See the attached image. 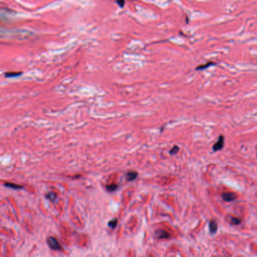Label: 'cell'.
Instances as JSON below:
<instances>
[{"mask_svg":"<svg viewBox=\"0 0 257 257\" xmlns=\"http://www.w3.org/2000/svg\"><path fill=\"white\" fill-rule=\"evenodd\" d=\"M222 197L223 198L224 201H234L236 198V195L234 193L228 192V193H223L222 195Z\"/></svg>","mask_w":257,"mask_h":257,"instance_id":"3957f363","label":"cell"},{"mask_svg":"<svg viewBox=\"0 0 257 257\" xmlns=\"http://www.w3.org/2000/svg\"><path fill=\"white\" fill-rule=\"evenodd\" d=\"M106 189L108 192H114L118 189V186L116 184H110L106 186Z\"/></svg>","mask_w":257,"mask_h":257,"instance_id":"30bf717a","label":"cell"},{"mask_svg":"<svg viewBox=\"0 0 257 257\" xmlns=\"http://www.w3.org/2000/svg\"><path fill=\"white\" fill-rule=\"evenodd\" d=\"M240 219H237V218H232L231 219V223L233 224V225H238V224L240 223Z\"/></svg>","mask_w":257,"mask_h":257,"instance_id":"4fadbf2b","label":"cell"},{"mask_svg":"<svg viewBox=\"0 0 257 257\" xmlns=\"http://www.w3.org/2000/svg\"><path fill=\"white\" fill-rule=\"evenodd\" d=\"M156 235L158 236V237L160 239H165V238H168V237H170V234H168L167 231H164V230H157V231H156Z\"/></svg>","mask_w":257,"mask_h":257,"instance_id":"277c9868","label":"cell"},{"mask_svg":"<svg viewBox=\"0 0 257 257\" xmlns=\"http://www.w3.org/2000/svg\"><path fill=\"white\" fill-rule=\"evenodd\" d=\"M178 151H179V147H178V146H174V147H173L172 150H171V151H170V154H171V155H175V154H177V153H178Z\"/></svg>","mask_w":257,"mask_h":257,"instance_id":"5bb4252c","label":"cell"},{"mask_svg":"<svg viewBox=\"0 0 257 257\" xmlns=\"http://www.w3.org/2000/svg\"><path fill=\"white\" fill-rule=\"evenodd\" d=\"M210 230L212 233H215L217 230V223L215 221H211L210 222Z\"/></svg>","mask_w":257,"mask_h":257,"instance_id":"ba28073f","label":"cell"},{"mask_svg":"<svg viewBox=\"0 0 257 257\" xmlns=\"http://www.w3.org/2000/svg\"><path fill=\"white\" fill-rule=\"evenodd\" d=\"M224 141H225V139L222 135H220L219 137L218 140L216 143H214L213 146V152H217L219 150H221L224 146Z\"/></svg>","mask_w":257,"mask_h":257,"instance_id":"7a4b0ae2","label":"cell"},{"mask_svg":"<svg viewBox=\"0 0 257 257\" xmlns=\"http://www.w3.org/2000/svg\"><path fill=\"white\" fill-rule=\"evenodd\" d=\"M117 224H118L117 219H114L111 220V221H110V222H109V223H108V225H109V228H116V225H117Z\"/></svg>","mask_w":257,"mask_h":257,"instance_id":"7c38bea8","label":"cell"},{"mask_svg":"<svg viewBox=\"0 0 257 257\" xmlns=\"http://www.w3.org/2000/svg\"><path fill=\"white\" fill-rule=\"evenodd\" d=\"M216 63H215V62H213V61H208L206 63H204V64H202V65H199L198 66H197V67L195 68L196 70H203V69H207V68L210 67V66H213V65H216Z\"/></svg>","mask_w":257,"mask_h":257,"instance_id":"5b68a950","label":"cell"},{"mask_svg":"<svg viewBox=\"0 0 257 257\" xmlns=\"http://www.w3.org/2000/svg\"><path fill=\"white\" fill-rule=\"evenodd\" d=\"M4 186L8 188L14 189H23V186H18L17 184H14V183H5L4 184Z\"/></svg>","mask_w":257,"mask_h":257,"instance_id":"52a82bcc","label":"cell"},{"mask_svg":"<svg viewBox=\"0 0 257 257\" xmlns=\"http://www.w3.org/2000/svg\"><path fill=\"white\" fill-rule=\"evenodd\" d=\"M137 176H138V174L136 171H129L126 175L127 180L128 181H132V180H135L137 178Z\"/></svg>","mask_w":257,"mask_h":257,"instance_id":"8992f818","label":"cell"},{"mask_svg":"<svg viewBox=\"0 0 257 257\" xmlns=\"http://www.w3.org/2000/svg\"><path fill=\"white\" fill-rule=\"evenodd\" d=\"M47 243L51 249H54V250H60L61 249V246L59 243L58 240L54 237H49L47 239Z\"/></svg>","mask_w":257,"mask_h":257,"instance_id":"6da1fadb","label":"cell"},{"mask_svg":"<svg viewBox=\"0 0 257 257\" xmlns=\"http://www.w3.org/2000/svg\"><path fill=\"white\" fill-rule=\"evenodd\" d=\"M46 198L48 199H49L50 201H54L57 198V194L55 192H50L48 194L46 195Z\"/></svg>","mask_w":257,"mask_h":257,"instance_id":"8fae6325","label":"cell"},{"mask_svg":"<svg viewBox=\"0 0 257 257\" xmlns=\"http://www.w3.org/2000/svg\"><path fill=\"white\" fill-rule=\"evenodd\" d=\"M20 75H22V72H6L5 74V77L7 78H11V77H17V76H20Z\"/></svg>","mask_w":257,"mask_h":257,"instance_id":"9c48e42d","label":"cell"},{"mask_svg":"<svg viewBox=\"0 0 257 257\" xmlns=\"http://www.w3.org/2000/svg\"><path fill=\"white\" fill-rule=\"evenodd\" d=\"M116 2L119 5V6L122 7V8L124 6V5H125V1H116Z\"/></svg>","mask_w":257,"mask_h":257,"instance_id":"9a60e30c","label":"cell"}]
</instances>
